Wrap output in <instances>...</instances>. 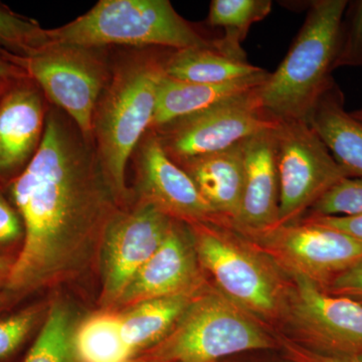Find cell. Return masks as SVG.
I'll use <instances>...</instances> for the list:
<instances>
[{
    "label": "cell",
    "instance_id": "obj_1",
    "mask_svg": "<svg viewBox=\"0 0 362 362\" xmlns=\"http://www.w3.org/2000/svg\"><path fill=\"white\" fill-rule=\"evenodd\" d=\"M6 187L25 238L0 307L85 266L120 202L93 143L54 111L33 160Z\"/></svg>",
    "mask_w": 362,
    "mask_h": 362
},
{
    "label": "cell",
    "instance_id": "obj_2",
    "mask_svg": "<svg viewBox=\"0 0 362 362\" xmlns=\"http://www.w3.org/2000/svg\"><path fill=\"white\" fill-rule=\"evenodd\" d=\"M168 58L141 54L118 64L98 101L93 144L119 201L127 197L128 161L151 130Z\"/></svg>",
    "mask_w": 362,
    "mask_h": 362
},
{
    "label": "cell",
    "instance_id": "obj_3",
    "mask_svg": "<svg viewBox=\"0 0 362 362\" xmlns=\"http://www.w3.org/2000/svg\"><path fill=\"white\" fill-rule=\"evenodd\" d=\"M347 0H317L277 70L259 89L262 104L280 120L308 123L333 84Z\"/></svg>",
    "mask_w": 362,
    "mask_h": 362
},
{
    "label": "cell",
    "instance_id": "obj_4",
    "mask_svg": "<svg viewBox=\"0 0 362 362\" xmlns=\"http://www.w3.org/2000/svg\"><path fill=\"white\" fill-rule=\"evenodd\" d=\"M47 33L49 45L96 49L119 45L182 51L218 42L202 37L168 0H101L88 13Z\"/></svg>",
    "mask_w": 362,
    "mask_h": 362
},
{
    "label": "cell",
    "instance_id": "obj_5",
    "mask_svg": "<svg viewBox=\"0 0 362 362\" xmlns=\"http://www.w3.org/2000/svg\"><path fill=\"white\" fill-rule=\"evenodd\" d=\"M276 345L247 312L223 293H199L148 362H216Z\"/></svg>",
    "mask_w": 362,
    "mask_h": 362
},
{
    "label": "cell",
    "instance_id": "obj_6",
    "mask_svg": "<svg viewBox=\"0 0 362 362\" xmlns=\"http://www.w3.org/2000/svg\"><path fill=\"white\" fill-rule=\"evenodd\" d=\"M96 49L47 45L21 56L18 61L26 76L66 112L81 134L93 143V121L110 71Z\"/></svg>",
    "mask_w": 362,
    "mask_h": 362
},
{
    "label": "cell",
    "instance_id": "obj_7",
    "mask_svg": "<svg viewBox=\"0 0 362 362\" xmlns=\"http://www.w3.org/2000/svg\"><path fill=\"white\" fill-rule=\"evenodd\" d=\"M190 226L199 264L228 299L262 318H273L282 311V282L270 264L216 225Z\"/></svg>",
    "mask_w": 362,
    "mask_h": 362
},
{
    "label": "cell",
    "instance_id": "obj_8",
    "mask_svg": "<svg viewBox=\"0 0 362 362\" xmlns=\"http://www.w3.org/2000/svg\"><path fill=\"white\" fill-rule=\"evenodd\" d=\"M275 141L281 228L296 223L330 188L349 176L304 121L281 120Z\"/></svg>",
    "mask_w": 362,
    "mask_h": 362
},
{
    "label": "cell",
    "instance_id": "obj_9",
    "mask_svg": "<svg viewBox=\"0 0 362 362\" xmlns=\"http://www.w3.org/2000/svg\"><path fill=\"white\" fill-rule=\"evenodd\" d=\"M259 89L150 131L175 163L225 151L280 125L264 108Z\"/></svg>",
    "mask_w": 362,
    "mask_h": 362
},
{
    "label": "cell",
    "instance_id": "obj_10",
    "mask_svg": "<svg viewBox=\"0 0 362 362\" xmlns=\"http://www.w3.org/2000/svg\"><path fill=\"white\" fill-rule=\"evenodd\" d=\"M290 275L284 310L291 340L327 356L362 357V304L331 295L300 274Z\"/></svg>",
    "mask_w": 362,
    "mask_h": 362
},
{
    "label": "cell",
    "instance_id": "obj_11",
    "mask_svg": "<svg viewBox=\"0 0 362 362\" xmlns=\"http://www.w3.org/2000/svg\"><path fill=\"white\" fill-rule=\"evenodd\" d=\"M173 221L158 207L143 201L114 216L100 245L104 305L118 303L140 269L161 246Z\"/></svg>",
    "mask_w": 362,
    "mask_h": 362
},
{
    "label": "cell",
    "instance_id": "obj_12",
    "mask_svg": "<svg viewBox=\"0 0 362 362\" xmlns=\"http://www.w3.org/2000/svg\"><path fill=\"white\" fill-rule=\"evenodd\" d=\"M262 238L289 273L308 278L321 289L362 259V240L304 221Z\"/></svg>",
    "mask_w": 362,
    "mask_h": 362
},
{
    "label": "cell",
    "instance_id": "obj_13",
    "mask_svg": "<svg viewBox=\"0 0 362 362\" xmlns=\"http://www.w3.org/2000/svg\"><path fill=\"white\" fill-rule=\"evenodd\" d=\"M138 149L141 201L189 225L228 226L202 197L190 176L168 156L154 131L143 138Z\"/></svg>",
    "mask_w": 362,
    "mask_h": 362
},
{
    "label": "cell",
    "instance_id": "obj_14",
    "mask_svg": "<svg viewBox=\"0 0 362 362\" xmlns=\"http://www.w3.org/2000/svg\"><path fill=\"white\" fill-rule=\"evenodd\" d=\"M45 121L40 88L30 78L13 81L0 98V187H7L33 160Z\"/></svg>",
    "mask_w": 362,
    "mask_h": 362
},
{
    "label": "cell",
    "instance_id": "obj_15",
    "mask_svg": "<svg viewBox=\"0 0 362 362\" xmlns=\"http://www.w3.org/2000/svg\"><path fill=\"white\" fill-rule=\"evenodd\" d=\"M175 220L161 246L140 269L118 304L133 305L201 289V264L194 235Z\"/></svg>",
    "mask_w": 362,
    "mask_h": 362
},
{
    "label": "cell",
    "instance_id": "obj_16",
    "mask_svg": "<svg viewBox=\"0 0 362 362\" xmlns=\"http://www.w3.org/2000/svg\"><path fill=\"white\" fill-rule=\"evenodd\" d=\"M244 192L240 213L233 228L263 237L278 228L279 175L275 130L267 131L243 142Z\"/></svg>",
    "mask_w": 362,
    "mask_h": 362
},
{
    "label": "cell",
    "instance_id": "obj_17",
    "mask_svg": "<svg viewBox=\"0 0 362 362\" xmlns=\"http://www.w3.org/2000/svg\"><path fill=\"white\" fill-rule=\"evenodd\" d=\"M207 204L228 226L237 220L244 192L243 143L218 153L181 161Z\"/></svg>",
    "mask_w": 362,
    "mask_h": 362
},
{
    "label": "cell",
    "instance_id": "obj_18",
    "mask_svg": "<svg viewBox=\"0 0 362 362\" xmlns=\"http://www.w3.org/2000/svg\"><path fill=\"white\" fill-rule=\"evenodd\" d=\"M270 73L264 71L223 84H197L181 82L164 76L157 92L156 113L151 130L194 115L263 87Z\"/></svg>",
    "mask_w": 362,
    "mask_h": 362
},
{
    "label": "cell",
    "instance_id": "obj_19",
    "mask_svg": "<svg viewBox=\"0 0 362 362\" xmlns=\"http://www.w3.org/2000/svg\"><path fill=\"white\" fill-rule=\"evenodd\" d=\"M308 124L347 175L362 178V121L345 110L344 96L335 81L319 99Z\"/></svg>",
    "mask_w": 362,
    "mask_h": 362
},
{
    "label": "cell",
    "instance_id": "obj_20",
    "mask_svg": "<svg viewBox=\"0 0 362 362\" xmlns=\"http://www.w3.org/2000/svg\"><path fill=\"white\" fill-rule=\"evenodd\" d=\"M264 71L247 62L244 49L226 44L223 37L214 47L175 51L165 65L168 78L197 84H223Z\"/></svg>",
    "mask_w": 362,
    "mask_h": 362
},
{
    "label": "cell",
    "instance_id": "obj_21",
    "mask_svg": "<svg viewBox=\"0 0 362 362\" xmlns=\"http://www.w3.org/2000/svg\"><path fill=\"white\" fill-rule=\"evenodd\" d=\"M199 291L154 298L133 305L119 314L124 341L133 352L168 337Z\"/></svg>",
    "mask_w": 362,
    "mask_h": 362
},
{
    "label": "cell",
    "instance_id": "obj_22",
    "mask_svg": "<svg viewBox=\"0 0 362 362\" xmlns=\"http://www.w3.org/2000/svg\"><path fill=\"white\" fill-rule=\"evenodd\" d=\"M74 351L81 362H127L134 352L124 341L119 314H98L76 328Z\"/></svg>",
    "mask_w": 362,
    "mask_h": 362
},
{
    "label": "cell",
    "instance_id": "obj_23",
    "mask_svg": "<svg viewBox=\"0 0 362 362\" xmlns=\"http://www.w3.org/2000/svg\"><path fill=\"white\" fill-rule=\"evenodd\" d=\"M76 328L77 321L70 307L54 302L25 362H74Z\"/></svg>",
    "mask_w": 362,
    "mask_h": 362
},
{
    "label": "cell",
    "instance_id": "obj_24",
    "mask_svg": "<svg viewBox=\"0 0 362 362\" xmlns=\"http://www.w3.org/2000/svg\"><path fill=\"white\" fill-rule=\"evenodd\" d=\"M271 0H213L209 6V23L225 30L223 40L242 47L250 28L270 14Z\"/></svg>",
    "mask_w": 362,
    "mask_h": 362
},
{
    "label": "cell",
    "instance_id": "obj_25",
    "mask_svg": "<svg viewBox=\"0 0 362 362\" xmlns=\"http://www.w3.org/2000/svg\"><path fill=\"white\" fill-rule=\"evenodd\" d=\"M49 42L47 30L35 21L0 6V45L14 54L26 56Z\"/></svg>",
    "mask_w": 362,
    "mask_h": 362
},
{
    "label": "cell",
    "instance_id": "obj_26",
    "mask_svg": "<svg viewBox=\"0 0 362 362\" xmlns=\"http://www.w3.org/2000/svg\"><path fill=\"white\" fill-rule=\"evenodd\" d=\"M362 214V178L346 177L330 188L311 207L310 216H354Z\"/></svg>",
    "mask_w": 362,
    "mask_h": 362
},
{
    "label": "cell",
    "instance_id": "obj_27",
    "mask_svg": "<svg viewBox=\"0 0 362 362\" xmlns=\"http://www.w3.org/2000/svg\"><path fill=\"white\" fill-rule=\"evenodd\" d=\"M42 309L30 306L0 318V362L13 356L37 327Z\"/></svg>",
    "mask_w": 362,
    "mask_h": 362
},
{
    "label": "cell",
    "instance_id": "obj_28",
    "mask_svg": "<svg viewBox=\"0 0 362 362\" xmlns=\"http://www.w3.org/2000/svg\"><path fill=\"white\" fill-rule=\"evenodd\" d=\"M362 66V0L347 6L340 33L335 69Z\"/></svg>",
    "mask_w": 362,
    "mask_h": 362
},
{
    "label": "cell",
    "instance_id": "obj_29",
    "mask_svg": "<svg viewBox=\"0 0 362 362\" xmlns=\"http://www.w3.org/2000/svg\"><path fill=\"white\" fill-rule=\"evenodd\" d=\"M23 238L25 228L20 214L0 188V256L16 255L11 251L23 246Z\"/></svg>",
    "mask_w": 362,
    "mask_h": 362
},
{
    "label": "cell",
    "instance_id": "obj_30",
    "mask_svg": "<svg viewBox=\"0 0 362 362\" xmlns=\"http://www.w3.org/2000/svg\"><path fill=\"white\" fill-rule=\"evenodd\" d=\"M324 291L349 298L362 304V259L335 278Z\"/></svg>",
    "mask_w": 362,
    "mask_h": 362
},
{
    "label": "cell",
    "instance_id": "obj_31",
    "mask_svg": "<svg viewBox=\"0 0 362 362\" xmlns=\"http://www.w3.org/2000/svg\"><path fill=\"white\" fill-rule=\"evenodd\" d=\"M285 356L292 362H362V357L333 356L306 349L287 338L279 340Z\"/></svg>",
    "mask_w": 362,
    "mask_h": 362
},
{
    "label": "cell",
    "instance_id": "obj_32",
    "mask_svg": "<svg viewBox=\"0 0 362 362\" xmlns=\"http://www.w3.org/2000/svg\"><path fill=\"white\" fill-rule=\"evenodd\" d=\"M303 221L347 233L362 240V214L354 216H309Z\"/></svg>",
    "mask_w": 362,
    "mask_h": 362
},
{
    "label": "cell",
    "instance_id": "obj_33",
    "mask_svg": "<svg viewBox=\"0 0 362 362\" xmlns=\"http://www.w3.org/2000/svg\"><path fill=\"white\" fill-rule=\"evenodd\" d=\"M18 54L0 45V80L16 81L28 78L18 61Z\"/></svg>",
    "mask_w": 362,
    "mask_h": 362
},
{
    "label": "cell",
    "instance_id": "obj_34",
    "mask_svg": "<svg viewBox=\"0 0 362 362\" xmlns=\"http://www.w3.org/2000/svg\"><path fill=\"white\" fill-rule=\"evenodd\" d=\"M16 255H4L0 256V296L7 284L11 270H13Z\"/></svg>",
    "mask_w": 362,
    "mask_h": 362
},
{
    "label": "cell",
    "instance_id": "obj_35",
    "mask_svg": "<svg viewBox=\"0 0 362 362\" xmlns=\"http://www.w3.org/2000/svg\"><path fill=\"white\" fill-rule=\"evenodd\" d=\"M11 82H13V81L0 80V98H1L4 93L6 92Z\"/></svg>",
    "mask_w": 362,
    "mask_h": 362
},
{
    "label": "cell",
    "instance_id": "obj_36",
    "mask_svg": "<svg viewBox=\"0 0 362 362\" xmlns=\"http://www.w3.org/2000/svg\"><path fill=\"white\" fill-rule=\"evenodd\" d=\"M352 116L356 117V119H358V120L362 121V113L359 111H354L351 112Z\"/></svg>",
    "mask_w": 362,
    "mask_h": 362
},
{
    "label": "cell",
    "instance_id": "obj_37",
    "mask_svg": "<svg viewBox=\"0 0 362 362\" xmlns=\"http://www.w3.org/2000/svg\"><path fill=\"white\" fill-rule=\"evenodd\" d=\"M357 111L361 112V113H362V107L361 109H358V110H357Z\"/></svg>",
    "mask_w": 362,
    "mask_h": 362
},
{
    "label": "cell",
    "instance_id": "obj_38",
    "mask_svg": "<svg viewBox=\"0 0 362 362\" xmlns=\"http://www.w3.org/2000/svg\"><path fill=\"white\" fill-rule=\"evenodd\" d=\"M288 362H292V361H288Z\"/></svg>",
    "mask_w": 362,
    "mask_h": 362
},
{
    "label": "cell",
    "instance_id": "obj_39",
    "mask_svg": "<svg viewBox=\"0 0 362 362\" xmlns=\"http://www.w3.org/2000/svg\"><path fill=\"white\" fill-rule=\"evenodd\" d=\"M147 362H148V361H147Z\"/></svg>",
    "mask_w": 362,
    "mask_h": 362
}]
</instances>
